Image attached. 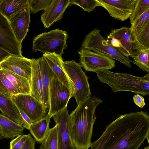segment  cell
Returning <instances> with one entry per match:
<instances>
[{
    "label": "cell",
    "mask_w": 149,
    "mask_h": 149,
    "mask_svg": "<svg viewBox=\"0 0 149 149\" xmlns=\"http://www.w3.org/2000/svg\"><path fill=\"white\" fill-rule=\"evenodd\" d=\"M149 115L142 111L118 115L106 126L91 149H138L149 142Z\"/></svg>",
    "instance_id": "1"
},
{
    "label": "cell",
    "mask_w": 149,
    "mask_h": 149,
    "mask_svg": "<svg viewBox=\"0 0 149 149\" xmlns=\"http://www.w3.org/2000/svg\"><path fill=\"white\" fill-rule=\"evenodd\" d=\"M102 100L91 95L77 105L69 116V131L75 149H88L94 124L96 119L95 112Z\"/></svg>",
    "instance_id": "2"
},
{
    "label": "cell",
    "mask_w": 149,
    "mask_h": 149,
    "mask_svg": "<svg viewBox=\"0 0 149 149\" xmlns=\"http://www.w3.org/2000/svg\"><path fill=\"white\" fill-rule=\"evenodd\" d=\"M95 72L100 81L109 85L114 93L127 91L143 96L149 95V73L138 77L109 70H99Z\"/></svg>",
    "instance_id": "3"
},
{
    "label": "cell",
    "mask_w": 149,
    "mask_h": 149,
    "mask_svg": "<svg viewBox=\"0 0 149 149\" xmlns=\"http://www.w3.org/2000/svg\"><path fill=\"white\" fill-rule=\"evenodd\" d=\"M63 70L73 89V97L77 105L91 96L88 77L80 64L74 61H63Z\"/></svg>",
    "instance_id": "4"
},
{
    "label": "cell",
    "mask_w": 149,
    "mask_h": 149,
    "mask_svg": "<svg viewBox=\"0 0 149 149\" xmlns=\"http://www.w3.org/2000/svg\"><path fill=\"white\" fill-rule=\"evenodd\" d=\"M81 45L84 48L116 60L129 68L131 67L129 58L124 56L113 47L97 28L94 29L86 35Z\"/></svg>",
    "instance_id": "5"
},
{
    "label": "cell",
    "mask_w": 149,
    "mask_h": 149,
    "mask_svg": "<svg viewBox=\"0 0 149 149\" xmlns=\"http://www.w3.org/2000/svg\"><path fill=\"white\" fill-rule=\"evenodd\" d=\"M68 36L66 31L56 29L43 32L33 38V52L40 51L44 54L55 53L62 55L68 47L66 41Z\"/></svg>",
    "instance_id": "6"
},
{
    "label": "cell",
    "mask_w": 149,
    "mask_h": 149,
    "mask_svg": "<svg viewBox=\"0 0 149 149\" xmlns=\"http://www.w3.org/2000/svg\"><path fill=\"white\" fill-rule=\"evenodd\" d=\"M73 94L58 79L54 73L51 75L49 86V109L48 114L52 117L63 110Z\"/></svg>",
    "instance_id": "7"
},
{
    "label": "cell",
    "mask_w": 149,
    "mask_h": 149,
    "mask_svg": "<svg viewBox=\"0 0 149 149\" xmlns=\"http://www.w3.org/2000/svg\"><path fill=\"white\" fill-rule=\"evenodd\" d=\"M107 41L125 56L132 57L139 49L130 28L123 26L111 30L107 36Z\"/></svg>",
    "instance_id": "8"
},
{
    "label": "cell",
    "mask_w": 149,
    "mask_h": 149,
    "mask_svg": "<svg viewBox=\"0 0 149 149\" xmlns=\"http://www.w3.org/2000/svg\"><path fill=\"white\" fill-rule=\"evenodd\" d=\"M10 98L19 110L25 113L32 123L44 117L47 109L44 105L30 95L18 94Z\"/></svg>",
    "instance_id": "9"
},
{
    "label": "cell",
    "mask_w": 149,
    "mask_h": 149,
    "mask_svg": "<svg viewBox=\"0 0 149 149\" xmlns=\"http://www.w3.org/2000/svg\"><path fill=\"white\" fill-rule=\"evenodd\" d=\"M79 55L80 64L87 71L96 72L102 70H109L115 66V61L81 47L78 52Z\"/></svg>",
    "instance_id": "10"
},
{
    "label": "cell",
    "mask_w": 149,
    "mask_h": 149,
    "mask_svg": "<svg viewBox=\"0 0 149 149\" xmlns=\"http://www.w3.org/2000/svg\"><path fill=\"white\" fill-rule=\"evenodd\" d=\"M0 48L13 55L23 56L22 44L17 40L8 20L0 13Z\"/></svg>",
    "instance_id": "11"
},
{
    "label": "cell",
    "mask_w": 149,
    "mask_h": 149,
    "mask_svg": "<svg viewBox=\"0 0 149 149\" xmlns=\"http://www.w3.org/2000/svg\"><path fill=\"white\" fill-rule=\"evenodd\" d=\"M110 16L124 21L132 13L137 0H97Z\"/></svg>",
    "instance_id": "12"
},
{
    "label": "cell",
    "mask_w": 149,
    "mask_h": 149,
    "mask_svg": "<svg viewBox=\"0 0 149 149\" xmlns=\"http://www.w3.org/2000/svg\"><path fill=\"white\" fill-rule=\"evenodd\" d=\"M69 116L67 107L52 116L57 127L58 149H75L69 131Z\"/></svg>",
    "instance_id": "13"
},
{
    "label": "cell",
    "mask_w": 149,
    "mask_h": 149,
    "mask_svg": "<svg viewBox=\"0 0 149 149\" xmlns=\"http://www.w3.org/2000/svg\"><path fill=\"white\" fill-rule=\"evenodd\" d=\"M0 68L7 70L27 79L30 82L32 70L31 59L11 55L0 63Z\"/></svg>",
    "instance_id": "14"
},
{
    "label": "cell",
    "mask_w": 149,
    "mask_h": 149,
    "mask_svg": "<svg viewBox=\"0 0 149 149\" xmlns=\"http://www.w3.org/2000/svg\"><path fill=\"white\" fill-rule=\"evenodd\" d=\"M30 15V10L27 3L24 8L8 20L17 40L21 44L28 31Z\"/></svg>",
    "instance_id": "15"
},
{
    "label": "cell",
    "mask_w": 149,
    "mask_h": 149,
    "mask_svg": "<svg viewBox=\"0 0 149 149\" xmlns=\"http://www.w3.org/2000/svg\"><path fill=\"white\" fill-rule=\"evenodd\" d=\"M70 4V0H52L41 15L40 19L45 28H49L55 22L63 18L64 13Z\"/></svg>",
    "instance_id": "16"
},
{
    "label": "cell",
    "mask_w": 149,
    "mask_h": 149,
    "mask_svg": "<svg viewBox=\"0 0 149 149\" xmlns=\"http://www.w3.org/2000/svg\"><path fill=\"white\" fill-rule=\"evenodd\" d=\"M42 56L58 79L70 90L73 95L72 86L62 67V63L63 60L62 55L53 53L44 54Z\"/></svg>",
    "instance_id": "17"
},
{
    "label": "cell",
    "mask_w": 149,
    "mask_h": 149,
    "mask_svg": "<svg viewBox=\"0 0 149 149\" xmlns=\"http://www.w3.org/2000/svg\"><path fill=\"white\" fill-rule=\"evenodd\" d=\"M31 60L32 70L31 81V95L43 105L42 82L37 59Z\"/></svg>",
    "instance_id": "18"
},
{
    "label": "cell",
    "mask_w": 149,
    "mask_h": 149,
    "mask_svg": "<svg viewBox=\"0 0 149 149\" xmlns=\"http://www.w3.org/2000/svg\"><path fill=\"white\" fill-rule=\"evenodd\" d=\"M0 110L3 115L22 126V117L17 107L10 98L1 93Z\"/></svg>",
    "instance_id": "19"
},
{
    "label": "cell",
    "mask_w": 149,
    "mask_h": 149,
    "mask_svg": "<svg viewBox=\"0 0 149 149\" xmlns=\"http://www.w3.org/2000/svg\"><path fill=\"white\" fill-rule=\"evenodd\" d=\"M37 59L42 82L43 105L47 109L49 108V86L50 79L51 75L53 72L43 56Z\"/></svg>",
    "instance_id": "20"
},
{
    "label": "cell",
    "mask_w": 149,
    "mask_h": 149,
    "mask_svg": "<svg viewBox=\"0 0 149 149\" xmlns=\"http://www.w3.org/2000/svg\"><path fill=\"white\" fill-rule=\"evenodd\" d=\"M0 133L2 138L12 139L22 134L24 128L0 113Z\"/></svg>",
    "instance_id": "21"
},
{
    "label": "cell",
    "mask_w": 149,
    "mask_h": 149,
    "mask_svg": "<svg viewBox=\"0 0 149 149\" xmlns=\"http://www.w3.org/2000/svg\"><path fill=\"white\" fill-rule=\"evenodd\" d=\"M52 116L47 114L40 120L33 123L29 130L34 139L38 144L44 142L49 129V124Z\"/></svg>",
    "instance_id": "22"
},
{
    "label": "cell",
    "mask_w": 149,
    "mask_h": 149,
    "mask_svg": "<svg viewBox=\"0 0 149 149\" xmlns=\"http://www.w3.org/2000/svg\"><path fill=\"white\" fill-rule=\"evenodd\" d=\"M0 69L15 87L19 94L31 95L30 84L29 80L10 71Z\"/></svg>",
    "instance_id": "23"
},
{
    "label": "cell",
    "mask_w": 149,
    "mask_h": 149,
    "mask_svg": "<svg viewBox=\"0 0 149 149\" xmlns=\"http://www.w3.org/2000/svg\"><path fill=\"white\" fill-rule=\"evenodd\" d=\"M27 3L28 0H0V13L8 20Z\"/></svg>",
    "instance_id": "24"
},
{
    "label": "cell",
    "mask_w": 149,
    "mask_h": 149,
    "mask_svg": "<svg viewBox=\"0 0 149 149\" xmlns=\"http://www.w3.org/2000/svg\"><path fill=\"white\" fill-rule=\"evenodd\" d=\"M149 49H139L136 54L132 57L133 61H131L143 71L149 73Z\"/></svg>",
    "instance_id": "25"
},
{
    "label": "cell",
    "mask_w": 149,
    "mask_h": 149,
    "mask_svg": "<svg viewBox=\"0 0 149 149\" xmlns=\"http://www.w3.org/2000/svg\"><path fill=\"white\" fill-rule=\"evenodd\" d=\"M148 24H149V9L144 13L130 27L131 34L135 40Z\"/></svg>",
    "instance_id": "26"
},
{
    "label": "cell",
    "mask_w": 149,
    "mask_h": 149,
    "mask_svg": "<svg viewBox=\"0 0 149 149\" xmlns=\"http://www.w3.org/2000/svg\"><path fill=\"white\" fill-rule=\"evenodd\" d=\"M0 93L10 97L19 94L12 84L3 73L0 69Z\"/></svg>",
    "instance_id": "27"
},
{
    "label": "cell",
    "mask_w": 149,
    "mask_h": 149,
    "mask_svg": "<svg viewBox=\"0 0 149 149\" xmlns=\"http://www.w3.org/2000/svg\"><path fill=\"white\" fill-rule=\"evenodd\" d=\"M149 9V0H137L134 10L129 17L132 25Z\"/></svg>",
    "instance_id": "28"
},
{
    "label": "cell",
    "mask_w": 149,
    "mask_h": 149,
    "mask_svg": "<svg viewBox=\"0 0 149 149\" xmlns=\"http://www.w3.org/2000/svg\"><path fill=\"white\" fill-rule=\"evenodd\" d=\"M44 143L48 149H58V133L56 125L49 129Z\"/></svg>",
    "instance_id": "29"
},
{
    "label": "cell",
    "mask_w": 149,
    "mask_h": 149,
    "mask_svg": "<svg viewBox=\"0 0 149 149\" xmlns=\"http://www.w3.org/2000/svg\"><path fill=\"white\" fill-rule=\"evenodd\" d=\"M70 4L78 5L89 13L94 10L96 7L100 6L97 0H70Z\"/></svg>",
    "instance_id": "30"
},
{
    "label": "cell",
    "mask_w": 149,
    "mask_h": 149,
    "mask_svg": "<svg viewBox=\"0 0 149 149\" xmlns=\"http://www.w3.org/2000/svg\"><path fill=\"white\" fill-rule=\"evenodd\" d=\"M136 41L139 49H149V24L146 26Z\"/></svg>",
    "instance_id": "31"
},
{
    "label": "cell",
    "mask_w": 149,
    "mask_h": 149,
    "mask_svg": "<svg viewBox=\"0 0 149 149\" xmlns=\"http://www.w3.org/2000/svg\"><path fill=\"white\" fill-rule=\"evenodd\" d=\"M52 0H28V4L33 13H37L40 10H46Z\"/></svg>",
    "instance_id": "32"
},
{
    "label": "cell",
    "mask_w": 149,
    "mask_h": 149,
    "mask_svg": "<svg viewBox=\"0 0 149 149\" xmlns=\"http://www.w3.org/2000/svg\"><path fill=\"white\" fill-rule=\"evenodd\" d=\"M28 137V135L22 134L10 142V149H21Z\"/></svg>",
    "instance_id": "33"
},
{
    "label": "cell",
    "mask_w": 149,
    "mask_h": 149,
    "mask_svg": "<svg viewBox=\"0 0 149 149\" xmlns=\"http://www.w3.org/2000/svg\"><path fill=\"white\" fill-rule=\"evenodd\" d=\"M22 117V126L24 128L29 130L30 126L33 123L28 116L22 111L19 110Z\"/></svg>",
    "instance_id": "34"
},
{
    "label": "cell",
    "mask_w": 149,
    "mask_h": 149,
    "mask_svg": "<svg viewBox=\"0 0 149 149\" xmlns=\"http://www.w3.org/2000/svg\"><path fill=\"white\" fill-rule=\"evenodd\" d=\"M35 140L28 134V137L21 149H35Z\"/></svg>",
    "instance_id": "35"
},
{
    "label": "cell",
    "mask_w": 149,
    "mask_h": 149,
    "mask_svg": "<svg viewBox=\"0 0 149 149\" xmlns=\"http://www.w3.org/2000/svg\"><path fill=\"white\" fill-rule=\"evenodd\" d=\"M133 100L134 103L141 108H142L145 105L143 97L138 94L133 96Z\"/></svg>",
    "instance_id": "36"
},
{
    "label": "cell",
    "mask_w": 149,
    "mask_h": 149,
    "mask_svg": "<svg viewBox=\"0 0 149 149\" xmlns=\"http://www.w3.org/2000/svg\"><path fill=\"white\" fill-rule=\"evenodd\" d=\"M11 54L5 50L0 48V63L6 59Z\"/></svg>",
    "instance_id": "37"
},
{
    "label": "cell",
    "mask_w": 149,
    "mask_h": 149,
    "mask_svg": "<svg viewBox=\"0 0 149 149\" xmlns=\"http://www.w3.org/2000/svg\"><path fill=\"white\" fill-rule=\"evenodd\" d=\"M40 149H48L44 143H43L40 147Z\"/></svg>",
    "instance_id": "38"
},
{
    "label": "cell",
    "mask_w": 149,
    "mask_h": 149,
    "mask_svg": "<svg viewBox=\"0 0 149 149\" xmlns=\"http://www.w3.org/2000/svg\"><path fill=\"white\" fill-rule=\"evenodd\" d=\"M143 149H149V146H148L147 147H146Z\"/></svg>",
    "instance_id": "39"
},
{
    "label": "cell",
    "mask_w": 149,
    "mask_h": 149,
    "mask_svg": "<svg viewBox=\"0 0 149 149\" xmlns=\"http://www.w3.org/2000/svg\"><path fill=\"white\" fill-rule=\"evenodd\" d=\"M3 138L1 136V133H0V140L2 139Z\"/></svg>",
    "instance_id": "40"
},
{
    "label": "cell",
    "mask_w": 149,
    "mask_h": 149,
    "mask_svg": "<svg viewBox=\"0 0 149 149\" xmlns=\"http://www.w3.org/2000/svg\"><path fill=\"white\" fill-rule=\"evenodd\" d=\"M1 126L0 125V131H1Z\"/></svg>",
    "instance_id": "41"
}]
</instances>
